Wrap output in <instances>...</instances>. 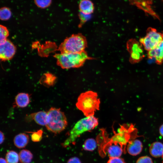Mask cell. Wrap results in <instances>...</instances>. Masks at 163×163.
I'll return each instance as SVG.
<instances>
[{"label":"cell","instance_id":"obj_1","mask_svg":"<svg viewBox=\"0 0 163 163\" xmlns=\"http://www.w3.org/2000/svg\"><path fill=\"white\" fill-rule=\"evenodd\" d=\"M100 103L97 94L90 91L80 94L76 105L86 117H89L94 116L95 112L99 110Z\"/></svg>","mask_w":163,"mask_h":163},{"label":"cell","instance_id":"obj_2","mask_svg":"<svg viewBox=\"0 0 163 163\" xmlns=\"http://www.w3.org/2000/svg\"><path fill=\"white\" fill-rule=\"evenodd\" d=\"M98 124V119L94 116L81 119L77 122L71 130L69 137L63 143L62 146L66 147L74 143L82 134L93 129Z\"/></svg>","mask_w":163,"mask_h":163},{"label":"cell","instance_id":"obj_3","mask_svg":"<svg viewBox=\"0 0 163 163\" xmlns=\"http://www.w3.org/2000/svg\"><path fill=\"white\" fill-rule=\"evenodd\" d=\"M54 57L57 64L63 69L79 67L87 60L91 59L85 51L80 53H56Z\"/></svg>","mask_w":163,"mask_h":163},{"label":"cell","instance_id":"obj_4","mask_svg":"<svg viewBox=\"0 0 163 163\" xmlns=\"http://www.w3.org/2000/svg\"><path fill=\"white\" fill-rule=\"evenodd\" d=\"M87 45L85 37L81 34H78L66 39L58 49L62 53H80L85 51Z\"/></svg>","mask_w":163,"mask_h":163},{"label":"cell","instance_id":"obj_5","mask_svg":"<svg viewBox=\"0 0 163 163\" xmlns=\"http://www.w3.org/2000/svg\"><path fill=\"white\" fill-rule=\"evenodd\" d=\"M47 113L48 120L46 126L48 130L58 134L65 129L68 124L67 119L60 109L52 107Z\"/></svg>","mask_w":163,"mask_h":163},{"label":"cell","instance_id":"obj_6","mask_svg":"<svg viewBox=\"0 0 163 163\" xmlns=\"http://www.w3.org/2000/svg\"><path fill=\"white\" fill-rule=\"evenodd\" d=\"M163 40V33L158 32L155 28L149 27L145 36L141 38L139 42L144 49L149 51L155 48Z\"/></svg>","mask_w":163,"mask_h":163},{"label":"cell","instance_id":"obj_7","mask_svg":"<svg viewBox=\"0 0 163 163\" xmlns=\"http://www.w3.org/2000/svg\"><path fill=\"white\" fill-rule=\"evenodd\" d=\"M127 48L129 53V61L132 63L138 62L144 57L143 46L135 39L129 40L127 43Z\"/></svg>","mask_w":163,"mask_h":163},{"label":"cell","instance_id":"obj_8","mask_svg":"<svg viewBox=\"0 0 163 163\" xmlns=\"http://www.w3.org/2000/svg\"><path fill=\"white\" fill-rule=\"evenodd\" d=\"M16 48L14 44L7 40L3 43L0 44V58L2 61L11 59L15 55Z\"/></svg>","mask_w":163,"mask_h":163},{"label":"cell","instance_id":"obj_9","mask_svg":"<svg viewBox=\"0 0 163 163\" xmlns=\"http://www.w3.org/2000/svg\"><path fill=\"white\" fill-rule=\"evenodd\" d=\"M129 132L128 130L121 127L118 129L117 133L114 134L109 140L112 142L119 144L123 147V145L125 146L129 142Z\"/></svg>","mask_w":163,"mask_h":163},{"label":"cell","instance_id":"obj_10","mask_svg":"<svg viewBox=\"0 0 163 163\" xmlns=\"http://www.w3.org/2000/svg\"><path fill=\"white\" fill-rule=\"evenodd\" d=\"M105 149L110 158L120 157L123 152V147L119 144L110 140L105 145Z\"/></svg>","mask_w":163,"mask_h":163},{"label":"cell","instance_id":"obj_11","mask_svg":"<svg viewBox=\"0 0 163 163\" xmlns=\"http://www.w3.org/2000/svg\"><path fill=\"white\" fill-rule=\"evenodd\" d=\"M149 58H155L156 63L161 64L163 62V40L155 48L148 51Z\"/></svg>","mask_w":163,"mask_h":163},{"label":"cell","instance_id":"obj_12","mask_svg":"<svg viewBox=\"0 0 163 163\" xmlns=\"http://www.w3.org/2000/svg\"><path fill=\"white\" fill-rule=\"evenodd\" d=\"M26 120L28 121L33 120L39 125L46 126L47 123V113L40 111L31 113L26 117Z\"/></svg>","mask_w":163,"mask_h":163},{"label":"cell","instance_id":"obj_13","mask_svg":"<svg viewBox=\"0 0 163 163\" xmlns=\"http://www.w3.org/2000/svg\"><path fill=\"white\" fill-rule=\"evenodd\" d=\"M142 149V145L140 140L135 139L128 142L127 150L130 155L136 156L139 154L141 152Z\"/></svg>","mask_w":163,"mask_h":163},{"label":"cell","instance_id":"obj_14","mask_svg":"<svg viewBox=\"0 0 163 163\" xmlns=\"http://www.w3.org/2000/svg\"><path fill=\"white\" fill-rule=\"evenodd\" d=\"M30 101L29 95L27 93H21L15 97V102L16 105L18 107L24 108L26 107Z\"/></svg>","mask_w":163,"mask_h":163},{"label":"cell","instance_id":"obj_15","mask_svg":"<svg viewBox=\"0 0 163 163\" xmlns=\"http://www.w3.org/2000/svg\"><path fill=\"white\" fill-rule=\"evenodd\" d=\"M80 12L86 15H90L94 10L93 3L90 0H81L79 3Z\"/></svg>","mask_w":163,"mask_h":163},{"label":"cell","instance_id":"obj_16","mask_svg":"<svg viewBox=\"0 0 163 163\" xmlns=\"http://www.w3.org/2000/svg\"><path fill=\"white\" fill-rule=\"evenodd\" d=\"M29 140V136L25 133H19L14 138L13 141L14 145L19 149L24 148L28 144Z\"/></svg>","mask_w":163,"mask_h":163},{"label":"cell","instance_id":"obj_17","mask_svg":"<svg viewBox=\"0 0 163 163\" xmlns=\"http://www.w3.org/2000/svg\"><path fill=\"white\" fill-rule=\"evenodd\" d=\"M149 151L151 155L154 157L158 158L162 156L163 144L160 142H155L150 145Z\"/></svg>","mask_w":163,"mask_h":163},{"label":"cell","instance_id":"obj_18","mask_svg":"<svg viewBox=\"0 0 163 163\" xmlns=\"http://www.w3.org/2000/svg\"><path fill=\"white\" fill-rule=\"evenodd\" d=\"M56 77L53 75L46 73L44 75L40 80V83L46 87L54 85L56 80Z\"/></svg>","mask_w":163,"mask_h":163},{"label":"cell","instance_id":"obj_19","mask_svg":"<svg viewBox=\"0 0 163 163\" xmlns=\"http://www.w3.org/2000/svg\"><path fill=\"white\" fill-rule=\"evenodd\" d=\"M19 159L21 163H30L33 158L31 152L27 149H23L19 153Z\"/></svg>","mask_w":163,"mask_h":163},{"label":"cell","instance_id":"obj_20","mask_svg":"<svg viewBox=\"0 0 163 163\" xmlns=\"http://www.w3.org/2000/svg\"><path fill=\"white\" fill-rule=\"evenodd\" d=\"M5 160L7 163H18L19 160V155L15 151H9L6 155Z\"/></svg>","mask_w":163,"mask_h":163},{"label":"cell","instance_id":"obj_21","mask_svg":"<svg viewBox=\"0 0 163 163\" xmlns=\"http://www.w3.org/2000/svg\"><path fill=\"white\" fill-rule=\"evenodd\" d=\"M97 146L96 140L93 138L86 139L82 145L83 149L86 151H92L95 150Z\"/></svg>","mask_w":163,"mask_h":163},{"label":"cell","instance_id":"obj_22","mask_svg":"<svg viewBox=\"0 0 163 163\" xmlns=\"http://www.w3.org/2000/svg\"><path fill=\"white\" fill-rule=\"evenodd\" d=\"M11 12L10 9L8 7H4L1 8L0 10V18L2 21H6L11 17Z\"/></svg>","mask_w":163,"mask_h":163},{"label":"cell","instance_id":"obj_23","mask_svg":"<svg viewBox=\"0 0 163 163\" xmlns=\"http://www.w3.org/2000/svg\"><path fill=\"white\" fill-rule=\"evenodd\" d=\"M0 44L3 43L7 40V38L9 35V32L5 26L0 25Z\"/></svg>","mask_w":163,"mask_h":163},{"label":"cell","instance_id":"obj_24","mask_svg":"<svg viewBox=\"0 0 163 163\" xmlns=\"http://www.w3.org/2000/svg\"><path fill=\"white\" fill-rule=\"evenodd\" d=\"M35 5L38 7L45 8L49 7L52 3V0H34Z\"/></svg>","mask_w":163,"mask_h":163},{"label":"cell","instance_id":"obj_25","mask_svg":"<svg viewBox=\"0 0 163 163\" xmlns=\"http://www.w3.org/2000/svg\"><path fill=\"white\" fill-rule=\"evenodd\" d=\"M43 131L41 129L37 130L32 133L31 135L32 140L34 142H39L42 138Z\"/></svg>","mask_w":163,"mask_h":163},{"label":"cell","instance_id":"obj_26","mask_svg":"<svg viewBox=\"0 0 163 163\" xmlns=\"http://www.w3.org/2000/svg\"><path fill=\"white\" fill-rule=\"evenodd\" d=\"M136 163H153L151 158L147 156H143L139 158Z\"/></svg>","mask_w":163,"mask_h":163},{"label":"cell","instance_id":"obj_27","mask_svg":"<svg viewBox=\"0 0 163 163\" xmlns=\"http://www.w3.org/2000/svg\"><path fill=\"white\" fill-rule=\"evenodd\" d=\"M107 163H126L124 159L120 157L110 158Z\"/></svg>","mask_w":163,"mask_h":163},{"label":"cell","instance_id":"obj_28","mask_svg":"<svg viewBox=\"0 0 163 163\" xmlns=\"http://www.w3.org/2000/svg\"><path fill=\"white\" fill-rule=\"evenodd\" d=\"M90 15L84 14L81 12L79 14V16L82 22H85L89 18Z\"/></svg>","mask_w":163,"mask_h":163},{"label":"cell","instance_id":"obj_29","mask_svg":"<svg viewBox=\"0 0 163 163\" xmlns=\"http://www.w3.org/2000/svg\"><path fill=\"white\" fill-rule=\"evenodd\" d=\"M67 163H82V162L78 158L74 157L69 159Z\"/></svg>","mask_w":163,"mask_h":163},{"label":"cell","instance_id":"obj_30","mask_svg":"<svg viewBox=\"0 0 163 163\" xmlns=\"http://www.w3.org/2000/svg\"><path fill=\"white\" fill-rule=\"evenodd\" d=\"M0 143L2 144L4 142L5 139V136L4 133L1 131L0 132Z\"/></svg>","mask_w":163,"mask_h":163},{"label":"cell","instance_id":"obj_31","mask_svg":"<svg viewBox=\"0 0 163 163\" xmlns=\"http://www.w3.org/2000/svg\"><path fill=\"white\" fill-rule=\"evenodd\" d=\"M159 132L160 135L163 137V124L160 126L159 129Z\"/></svg>","mask_w":163,"mask_h":163},{"label":"cell","instance_id":"obj_32","mask_svg":"<svg viewBox=\"0 0 163 163\" xmlns=\"http://www.w3.org/2000/svg\"><path fill=\"white\" fill-rule=\"evenodd\" d=\"M0 163H7L5 159L2 158L0 159Z\"/></svg>","mask_w":163,"mask_h":163},{"label":"cell","instance_id":"obj_33","mask_svg":"<svg viewBox=\"0 0 163 163\" xmlns=\"http://www.w3.org/2000/svg\"><path fill=\"white\" fill-rule=\"evenodd\" d=\"M162 159H163V155H162Z\"/></svg>","mask_w":163,"mask_h":163}]
</instances>
